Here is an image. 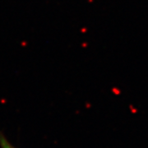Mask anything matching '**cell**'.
<instances>
[{"label":"cell","instance_id":"obj_1","mask_svg":"<svg viewBox=\"0 0 148 148\" xmlns=\"http://www.w3.org/2000/svg\"><path fill=\"white\" fill-rule=\"evenodd\" d=\"M0 148H16L8 140V138L0 132Z\"/></svg>","mask_w":148,"mask_h":148}]
</instances>
